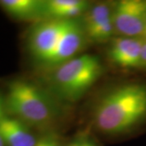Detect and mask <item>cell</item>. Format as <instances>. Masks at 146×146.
<instances>
[{
	"instance_id": "1",
	"label": "cell",
	"mask_w": 146,
	"mask_h": 146,
	"mask_svg": "<svg viewBox=\"0 0 146 146\" xmlns=\"http://www.w3.org/2000/svg\"><path fill=\"white\" fill-rule=\"evenodd\" d=\"M94 127L108 136L136 131L146 122V82L120 84L102 94L93 110Z\"/></svg>"
},
{
	"instance_id": "2",
	"label": "cell",
	"mask_w": 146,
	"mask_h": 146,
	"mask_svg": "<svg viewBox=\"0 0 146 146\" xmlns=\"http://www.w3.org/2000/svg\"><path fill=\"white\" fill-rule=\"evenodd\" d=\"M4 102L9 116L29 127L49 131L62 116V102L46 88L24 79L11 81Z\"/></svg>"
},
{
	"instance_id": "3",
	"label": "cell",
	"mask_w": 146,
	"mask_h": 146,
	"mask_svg": "<svg viewBox=\"0 0 146 146\" xmlns=\"http://www.w3.org/2000/svg\"><path fill=\"white\" fill-rule=\"evenodd\" d=\"M49 72L47 89L63 103H72L81 99L97 83L104 72V66L99 57L83 54Z\"/></svg>"
},
{
	"instance_id": "4",
	"label": "cell",
	"mask_w": 146,
	"mask_h": 146,
	"mask_svg": "<svg viewBox=\"0 0 146 146\" xmlns=\"http://www.w3.org/2000/svg\"><path fill=\"white\" fill-rule=\"evenodd\" d=\"M69 21L44 20L36 22L27 36V47L33 60L41 68L47 63L56 50Z\"/></svg>"
},
{
	"instance_id": "5",
	"label": "cell",
	"mask_w": 146,
	"mask_h": 146,
	"mask_svg": "<svg viewBox=\"0 0 146 146\" xmlns=\"http://www.w3.org/2000/svg\"><path fill=\"white\" fill-rule=\"evenodd\" d=\"M115 34L145 38L146 33V1L120 0L112 7Z\"/></svg>"
},
{
	"instance_id": "6",
	"label": "cell",
	"mask_w": 146,
	"mask_h": 146,
	"mask_svg": "<svg viewBox=\"0 0 146 146\" xmlns=\"http://www.w3.org/2000/svg\"><path fill=\"white\" fill-rule=\"evenodd\" d=\"M144 39L114 36L107 48V57L110 62L115 67L123 70L141 69Z\"/></svg>"
},
{
	"instance_id": "7",
	"label": "cell",
	"mask_w": 146,
	"mask_h": 146,
	"mask_svg": "<svg viewBox=\"0 0 146 146\" xmlns=\"http://www.w3.org/2000/svg\"><path fill=\"white\" fill-rule=\"evenodd\" d=\"M88 42L83 27L79 20L68 21L56 50L50 58L45 70L51 71L58 66L76 57Z\"/></svg>"
},
{
	"instance_id": "8",
	"label": "cell",
	"mask_w": 146,
	"mask_h": 146,
	"mask_svg": "<svg viewBox=\"0 0 146 146\" xmlns=\"http://www.w3.org/2000/svg\"><path fill=\"white\" fill-rule=\"evenodd\" d=\"M0 137L6 146H34L37 141L29 126L9 115L0 122Z\"/></svg>"
},
{
	"instance_id": "9",
	"label": "cell",
	"mask_w": 146,
	"mask_h": 146,
	"mask_svg": "<svg viewBox=\"0 0 146 146\" xmlns=\"http://www.w3.org/2000/svg\"><path fill=\"white\" fill-rule=\"evenodd\" d=\"M90 6L84 0H47L45 1V20H78Z\"/></svg>"
},
{
	"instance_id": "10",
	"label": "cell",
	"mask_w": 146,
	"mask_h": 146,
	"mask_svg": "<svg viewBox=\"0 0 146 146\" xmlns=\"http://www.w3.org/2000/svg\"><path fill=\"white\" fill-rule=\"evenodd\" d=\"M0 7L9 15L19 21L45 20V1L42 0H1Z\"/></svg>"
},
{
	"instance_id": "11",
	"label": "cell",
	"mask_w": 146,
	"mask_h": 146,
	"mask_svg": "<svg viewBox=\"0 0 146 146\" xmlns=\"http://www.w3.org/2000/svg\"><path fill=\"white\" fill-rule=\"evenodd\" d=\"M111 15L112 7L106 3H100L90 6L80 20L85 36L110 19Z\"/></svg>"
},
{
	"instance_id": "12",
	"label": "cell",
	"mask_w": 146,
	"mask_h": 146,
	"mask_svg": "<svg viewBox=\"0 0 146 146\" xmlns=\"http://www.w3.org/2000/svg\"><path fill=\"white\" fill-rule=\"evenodd\" d=\"M34 146H63L60 136L54 131H49L36 141Z\"/></svg>"
},
{
	"instance_id": "13",
	"label": "cell",
	"mask_w": 146,
	"mask_h": 146,
	"mask_svg": "<svg viewBox=\"0 0 146 146\" xmlns=\"http://www.w3.org/2000/svg\"><path fill=\"white\" fill-rule=\"evenodd\" d=\"M71 146H97L94 142L89 140H80L72 143Z\"/></svg>"
},
{
	"instance_id": "14",
	"label": "cell",
	"mask_w": 146,
	"mask_h": 146,
	"mask_svg": "<svg viewBox=\"0 0 146 146\" xmlns=\"http://www.w3.org/2000/svg\"><path fill=\"white\" fill-rule=\"evenodd\" d=\"M6 108L5 102H4V98L0 95V122L6 116Z\"/></svg>"
},
{
	"instance_id": "15",
	"label": "cell",
	"mask_w": 146,
	"mask_h": 146,
	"mask_svg": "<svg viewBox=\"0 0 146 146\" xmlns=\"http://www.w3.org/2000/svg\"><path fill=\"white\" fill-rule=\"evenodd\" d=\"M142 68L146 69V38L144 39V45L142 50Z\"/></svg>"
},
{
	"instance_id": "16",
	"label": "cell",
	"mask_w": 146,
	"mask_h": 146,
	"mask_svg": "<svg viewBox=\"0 0 146 146\" xmlns=\"http://www.w3.org/2000/svg\"><path fill=\"white\" fill-rule=\"evenodd\" d=\"M0 146H6L5 144L3 143V140L1 139V137H0Z\"/></svg>"
},
{
	"instance_id": "17",
	"label": "cell",
	"mask_w": 146,
	"mask_h": 146,
	"mask_svg": "<svg viewBox=\"0 0 146 146\" xmlns=\"http://www.w3.org/2000/svg\"><path fill=\"white\" fill-rule=\"evenodd\" d=\"M145 38H146V33H145Z\"/></svg>"
},
{
	"instance_id": "18",
	"label": "cell",
	"mask_w": 146,
	"mask_h": 146,
	"mask_svg": "<svg viewBox=\"0 0 146 146\" xmlns=\"http://www.w3.org/2000/svg\"><path fill=\"white\" fill-rule=\"evenodd\" d=\"M68 146H71V145H68Z\"/></svg>"
}]
</instances>
